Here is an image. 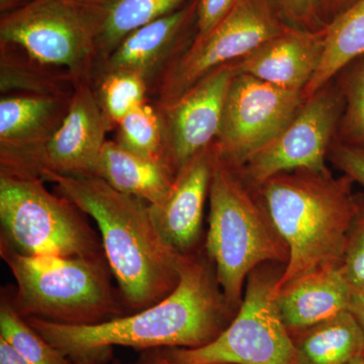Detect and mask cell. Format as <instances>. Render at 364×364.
Instances as JSON below:
<instances>
[{"mask_svg": "<svg viewBox=\"0 0 364 364\" xmlns=\"http://www.w3.org/2000/svg\"><path fill=\"white\" fill-rule=\"evenodd\" d=\"M235 71L233 63L218 68L173 104L158 107L162 126V159L174 176L193 158L215 143Z\"/></svg>", "mask_w": 364, "mask_h": 364, "instance_id": "obj_12", "label": "cell"}, {"mask_svg": "<svg viewBox=\"0 0 364 364\" xmlns=\"http://www.w3.org/2000/svg\"><path fill=\"white\" fill-rule=\"evenodd\" d=\"M350 311L358 320L364 334V296H354L352 299Z\"/></svg>", "mask_w": 364, "mask_h": 364, "instance_id": "obj_34", "label": "cell"}, {"mask_svg": "<svg viewBox=\"0 0 364 364\" xmlns=\"http://www.w3.org/2000/svg\"><path fill=\"white\" fill-rule=\"evenodd\" d=\"M284 18L293 26L310 31H320L327 23L321 11L320 0H275Z\"/></svg>", "mask_w": 364, "mask_h": 364, "instance_id": "obj_29", "label": "cell"}, {"mask_svg": "<svg viewBox=\"0 0 364 364\" xmlns=\"http://www.w3.org/2000/svg\"><path fill=\"white\" fill-rule=\"evenodd\" d=\"M356 0H320L321 11L326 23H329L335 16H338Z\"/></svg>", "mask_w": 364, "mask_h": 364, "instance_id": "obj_32", "label": "cell"}, {"mask_svg": "<svg viewBox=\"0 0 364 364\" xmlns=\"http://www.w3.org/2000/svg\"><path fill=\"white\" fill-rule=\"evenodd\" d=\"M228 310L215 273L205 260L188 254L176 289L129 317L95 325L59 324L33 317L26 321L72 363L95 364L112 346H203L221 334Z\"/></svg>", "mask_w": 364, "mask_h": 364, "instance_id": "obj_1", "label": "cell"}, {"mask_svg": "<svg viewBox=\"0 0 364 364\" xmlns=\"http://www.w3.org/2000/svg\"><path fill=\"white\" fill-rule=\"evenodd\" d=\"M0 41L33 59L65 69L76 82L88 81L98 64L92 36L70 0H32L2 16Z\"/></svg>", "mask_w": 364, "mask_h": 364, "instance_id": "obj_9", "label": "cell"}, {"mask_svg": "<svg viewBox=\"0 0 364 364\" xmlns=\"http://www.w3.org/2000/svg\"><path fill=\"white\" fill-rule=\"evenodd\" d=\"M198 0L136 28L95 70L126 71L147 83L151 97L167 70L193 44L189 28L196 21Z\"/></svg>", "mask_w": 364, "mask_h": 364, "instance_id": "obj_15", "label": "cell"}, {"mask_svg": "<svg viewBox=\"0 0 364 364\" xmlns=\"http://www.w3.org/2000/svg\"><path fill=\"white\" fill-rule=\"evenodd\" d=\"M289 26L275 0H238L212 32L193 41L174 62L151 100L158 107L173 104L208 74L244 58Z\"/></svg>", "mask_w": 364, "mask_h": 364, "instance_id": "obj_8", "label": "cell"}, {"mask_svg": "<svg viewBox=\"0 0 364 364\" xmlns=\"http://www.w3.org/2000/svg\"><path fill=\"white\" fill-rule=\"evenodd\" d=\"M208 203L205 248L214 262L223 296L234 310L241 305L251 272L267 263L287 264L289 249L257 189L240 169L222 161L217 152Z\"/></svg>", "mask_w": 364, "mask_h": 364, "instance_id": "obj_4", "label": "cell"}, {"mask_svg": "<svg viewBox=\"0 0 364 364\" xmlns=\"http://www.w3.org/2000/svg\"><path fill=\"white\" fill-rule=\"evenodd\" d=\"M1 257L18 286L21 316L67 325H95L121 309L102 258L23 255L1 240Z\"/></svg>", "mask_w": 364, "mask_h": 364, "instance_id": "obj_5", "label": "cell"}, {"mask_svg": "<svg viewBox=\"0 0 364 364\" xmlns=\"http://www.w3.org/2000/svg\"><path fill=\"white\" fill-rule=\"evenodd\" d=\"M92 36L98 64L136 28L173 13L186 0H70Z\"/></svg>", "mask_w": 364, "mask_h": 364, "instance_id": "obj_19", "label": "cell"}, {"mask_svg": "<svg viewBox=\"0 0 364 364\" xmlns=\"http://www.w3.org/2000/svg\"><path fill=\"white\" fill-rule=\"evenodd\" d=\"M282 272H251L233 322L210 343L176 349L173 364H296V344L280 313L275 291Z\"/></svg>", "mask_w": 364, "mask_h": 364, "instance_id": "obj_7", "label": "cell"}, {"mask_svg": "<svg viewBox=\"0 0 364 364\" xmlns=\"http://www.w3.org/2000/svg\"><path fill=\"white\" fill-rule=\"evenodd\" d=\"M304 102L303 91L284 90L236 72L228 90L215 141L217 156L241 169L279 136Z\"/></svg>", "mask_w": 364, "mask_h": 364, "instance_id": "obj_10", "label": "cell"}, {"mask_svg": "<svg viewBox=\"0 0 364 364\" xmlns=\"http://www.w3.org/2000/svg\"><path fill=\"white\" fill-rule=\"evenodd\" d=\"M348 364H364V356L354 359L353 361H351V363Z\"/></svg>", "mask_w": 364, "mask_h": 364, "instance_id": "obj_35", "label": "cell"}, {"mask_svg": "<svg viewBox=\"0 0 364 364\" xmlns=\"http://www.w3.org/2000/svg\"><path fill=\"white\" fill-rule=\"evenodd\" d=\"M238 0H198L196 33L193 41L203 39L236 6Z\"/></svg>", "mask_w": 364, "mask_h": 364, "instance_id": "obj_31", "label": "cell"}, {"mask_svg": "<svg viewBox=\"0 0 364 364\" xmlns=\"http://www.w3.org/2000/svg\"><path fill=\"white\" fill-rule=\"evenodd\" d=\"M112 129L88 81L76 83L63 123L45 146L39 160V178L47 173L95 176L105 136Z\"/></svg>", "mask_w": 364, "mask_h": 364, "instance_id": "obj_14", "label": "cell"}, {"mask_svg": "<svg viewBox=\"0 0 364 364\" xmlns=\"http://www.w3.org/2000/svg\"><path fill=\"white\" fill-rule=\"evenodd\" d=\"M363 55L364 0H356L325 26L322 61L315 76L303 91L305 100L336 78L345 67Z\"/></svg>", "mask_w": 364, "mask_h": 364, "instance_id": "obj_23", "label": "cell"}, {"mask_svg": "<svg viewBox=\"0 0 364 364\" xmlns=\"http://www.w3.org/2000/svg\"><path fill=\"white\" fill-rule=\"evenodd\" d=\"M90 85L112 131L129 112L151 100L147 83L130 72L98 69L91 77Z\"/></svg>", "mask_w": 364, "mask_h": 364, "instance_id": "obj_24", "label": "cell"}, {"mask_svg": "<svg viewBox=\"0 0 364 364\" xmlns=\"http://www.w3.org/2000/svg\"><path fill=\"white\" fill-rule=\"evenodd\" d=\"M72 364H91V363H72Z\"/></svg>", "mask_w": 364, "mask_h": 364, "instance_id": "obj_37", "label": "cell"}, {"mask_svg": "<svg viewBox=\"0 0 364 364\" xmlns=\"http://www.w3.org/2000/svg\"><path fill=\"white\" fill-rule=\"evenodd\" d=\"M42 181L54 182L60 196L97 222L105 258L129 306L142 311L176 289L188 254L163 238L150 205L97 176L47 173Z\"/></svg>", "mask_w": 364, "mask_h": 364, "instance_id": "obj_2", "label": "cell"}, {"mask_svg": "<svg viewBox=\"0 0 364 364\" xmlns=\"http://www.w3.org/2000/svg\"><path fill=\"white\" fill-rule=\"evenodd\" d=\"M353 183L329 169H301L277 174L255 188L289 249L277 293L320 268L339 267L355 214Z\"/></svg>", "mask_w": 364, "mask_h": 364, "instance_id": "obj_3", "label": "cell"}, {"mask_svg": "<svg viewBox=\"0 0 364 364\" xmlns=\"http://www.w3.org/2000/svg\"><path fill=\"white\" fill-rule=\"evenodd\" d=\"M277 294L280 313L291 334L350 311L353 299L339 267L315 270Z\"/></svg>", "mask_w": 364, "mask_h": 364, "instance_id": "obj_18", "label": "cell"}, {"mask_svg": "<svg viewBox=\"0 0 364 364\" xmlns=\"http://www.w3.org/2000/svg\"><path fill=\"white\" fill-rule=\"evenodd\" d=\"M325 28L310 31L289 26L235 62V71L284 90L304 91L322 61Z\"/></svg>", "mask_w": 364, "mask_h": 364, "instance_id": "obj_16", "label": "cell"}, {"mask_svg": "<svg viewBox=\"0 0 364 364\" xmlns=\"http://www.w3.org/2000/svg\"><path fill=\"white\" fill-rule=\"evenodd\" d=\"M114 141L132 154L163 162L161 119L152 100L136 107L122 119L116 128Z\"/></svg>", "mask_w": 364, "mask_h": 364, "instance_id": "obj_25", "label": "cell"}, {"mask_svg": "<svg viewBox=\"0 0 364 364\" xmlns=\"http://www.w3.org/2000/svg\"><path fill=\"white\" fill-rule=\"evenodd\" d=\"M343 97L336 141L364 147V55L336 76Z\"/></svg>", "mask_w": 364, "mask_h": 364, "instance_id": "obj_27", "label": "cell"}, {"mask_svg": "<svg viewBox=\"0 0 364 364\" xmlns=\"http://www.w3.org/2000/svg\"><path fill=\"white\" fill-rule=\"evenodd\" d=\"M95 176L119 193L141 198L153 208L166 202L176 179L164 163L132 154L114 140L105 142Z\"/></svg>", "mask_w": 364, "mask_h": 364, "instance_id": "obj_20", "label": "cell"}, {"mask_svg": "<svg viewBox=\"0 0 364 364\" xmlns=\"http://www.w3.org/2000/svg\"><path fill=\"white\" fill-rule=\"evenodd\" d=\"M296 364H348L364 356V334L351 311L299 332Z\"/></svg>", "mask_w": 364, "mask_h": 364, "instance_id": "obj_22", "label": "cell"}, {"mask_svg": "<svg viewBox=\"0 0 364 364\" xmlns=\"http://www.w3.org/2000/svg\"><path fill=\"white\" fill-rule=\"evenodd\" d=\"M328 160L348 176L354 183L364 188V147L335 140L328 154Z\"/></svg>", "mask_w": 364, "mask_h": 364, "instance_id": "obj_30", "label": "cell"}, {"mask_svg": "<svg viewBox=\"0 0 364 364\" xmlns=\"http://www.w3.org/2000/svg\"><path fill=\"white\" fill-rule=\"evenodd\" d=\"M157 364H173V363H169V361H167L166 359H162V360H160L159 363H157ZM200 364H225V363H200Z\"/></svg>", "mask_w": 364, "mask_h": 364, "instance_id": "obj_36", "label": "cell"}, {"mask_svg": "<svg viewBox=\"0 0 364 364\" xmlns=\"http://www.w3.org/2000/svg\"><path fill=\"white\" fill-rule=\"evenodd\" d=\"M215 159L213 144L176 174L171 193L161 207L150 205L153 220L163 238L184 255L195 247L200 236Z\"/></svg>", "mask_w": 364, "mask_h": 364, "instance_id": "obj_17", "label": "cell"}, {"mask_svg": "<svg viewBox=\"0 0 364 364\" xmlns=\"http://www.w3.org/2000/svg\"><path fill=\"white\" fill-rule=\"evenodd\" d=\"M76 83L65 69L42 63L18 46L0 41L1 95L71 97Z\"/></svg>", "mask_w": 364, "mask_h": 364, "instance_id": "obj_21", "label": "cell"}, {"mask_svg": "<svg viewBox=\"0 0 364 364\" xmlns=\"http://www.w3.org/2000/svg\"><path fill=\"white\" fill-rule=\"evenodd\" d=\"M0 364H32L21 356L6 340L0 337Z\"/></svg>", "mask_w": 364, "mask_h": 364, "instance_id": "obj_33", "label": "cell"}, {"mask_svg": "<svg viewBox=\"0 0 364 364\" xmlns=\"http://www.w3.org/2000/svg\"><path fill=\"white\" fill-rule=\"evenodd\" d=\"M71 97L1 95L0 172L39 178L41 154L63 123Z\"/></svg>", "mask_w": 364, "mask_h": 364, "instance_id": "obj_13", "label": "cell"}, {"mask_svg": "<svg viewBox=\"0 0 364 364\" xmlns=\"http://www.w3.org/2000/svg\"><path fill=\"white\" fill-rule=\"evenodd\" d=\"M0 337L32 364H72L28 324L16 306L7 303L0 309Z\"/></svg>", "mask_w": 364, "mask_h": 364, "instance_id": "obj_26", "label": "cell"}, {"mask_svg": "<svg viewBox=\"0 0 364 364\" xmlns=\"http://www.w3.org/2000/svg\"><path fill=\"white\" fill-rule=\"evenodd\" d=\"M343 97L336 78L306 98L293 121L267 147L242 167L254 188L267 179L294 170L324 171L336 140Z\"/></svg>", "mask_w": 364, "mask_h": 364, "instance_id": "obj_11", "label": "cell"}, {"mask_svg": "<svg viewBox=\"0 0 364 364\" xmlns=\"http://www.w3.org/2000/svg\"><path fill=\"white\" fill-rule=\"evenodd\" d=\"M42 179L0 172V221L6 241L28 256L102 258V246L74 203Z\"/></svg>", "mask_w": 364, "mask_h": 364, "instance_id": "obj_6", "label": "cell"}, {"mask_svg": "<svg viewBox=\"0 0 364 364\" xmlns=\"http://www.w3.org/2000/svg\"><path fill=\"white\" fill-rule=\"evenodd\" d=\"M356 210L339 268L352 296H364V193H355Z\"/></svg>", "mask_w": 364, "mask_h": 364, "instance_id": "obj_28", "label": "cell"}]
</instances>
